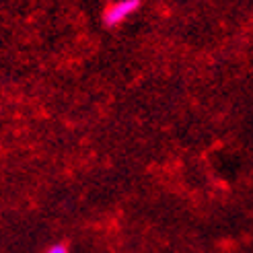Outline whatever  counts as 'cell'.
I'll list each match as a JSON object with an SVG mask.
<instances>
[{
  "mask_svg": "<svg viewBox=\"0 0 253 253\" xmlns=\"http://www.w3.org/2000/svg\"><path fill=\"white\" fill-rule=\"evenodd\" d=\"M45 253H68V247L64 243H54L52 247H47Z\"/></svg>",
  "mask_w": 253,
  "mask_h": 253,
  "instance_id": "2",
  "label": "cell"
},
{
  "mask_svg": "<svg viewBox=\"0 0 253 253\" xmlns=\"http://www.w3.org/2000/svg\"><path fill=\"white\" fill-rule=\"evenodd\" d=\"M140 6H142V0H118V2H113L103 12V25L107 29L118 27L128 17H132Z\"/></svg>",
  "mask_w": 253,
  "mask_h": 253,
  "instance_id": "1",
  "label": "cell"
}]
</instances>
